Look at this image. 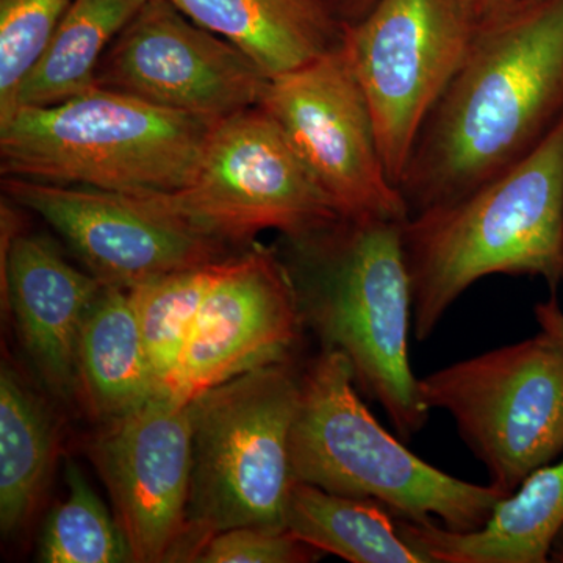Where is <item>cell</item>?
<instances>
[{"label": "cell", "mask_w": 563, "mask_h": 563, "mask_svg": "<svg viewBox=\"0 0 563 563\" xmlns=\"http://www.w3.org/2000/svg\"><path fill=\"white\" fill-rule=\"evenodd\" d=\"M563 120V0L477 25L399 181L409 217L457 201L532 154Z\"/></svg>", "instance_id": "6da1fadb"}, {"label": "cell", "mask_w": 563, "mask_h": 563, "mask_svg": "<svg viewBox=\"0 0 563 563\" xmlns=\"http://www.w3.org/2000/svg\"><path fill=\"white\" fill-rule=\"evenodd\" d=\"M404 222L340 217L284 236L287 251L280 261L302 325L312 329L322 350L346 355L355 385L409 442L424 429L429 409L410 363L413 299Z\"/></svg>", "instance_id": "7a4b0ae2"}, {"label": "cell", "mask_w": 563, "mask_h": 563, "mask_svg": "<svg viewBox=\"0 0 563 563\" xmlns=\"http://www.w3.org/2000/svg\"><path fill=\"white\" fill-rule=\"evenodd\" d=\"M402 247L418 342L493 274L542 277L555 295L563 284V120L509 172L407 218Z\"/></svg>", "instance_id": "3957f363"}, {"label": "cell", "mask_w": 563, "mask_h": 563, "mask_svg": "<svg viewBox=\"0 0 563 563\" xmlns=\"http://www.w3.org/2000/svg\"><path fill=\"white\" fill-rule=\"evenodd\" d=\"M217 122L92 87L68 101L20 107L0 124V172L129 195H168L196 172Z\"/></svg>", "instance_id": "277c9868"}, {"label": "cell", "mask_w": 563, "mask_h": 563, "mask_svg": "<svg viewBox=\"0 0 563 563\" xmlns=\"http://www.w3.org/2000/svg\"><path fill=\"white\" fill-rule=\"evenodd\" d=\"M355 388L343 352L322 350L307 363L291 429L295 481L374 499L415 523L435 521L455 532L483 528L501 493L422 461L399 437L385 431Z\"/></svg>", "instance_id": "5b68a950"}, {"label": "cell", "mask_w": 563, "mask_h": 563, "mask_svg": "<svg viewBox=\"0 0 563 563\" xmlns=\"http://www.w3.org/2000/svg\"><path fill=\"white\" fill-rule=\"evenodd\" d=\"M302 373L291 355L192 399L191 492L180 561L195 562L207 540L228 529L287 531Z\"/></svg>", "instance_id": "8992f818"}, {"label": "cell", "mask_w": 563, "mask_h": 563, "mask_svg": "<svg viewBox=\"0 0 563 563\" xmlns=\"http://www.w3.org/2000/svg\"><path fill=\"white\" fill-rule=\"evenodd\" d=\"M429 410L453 418L503 496L563 454V350L540 331L418 380Z\"/></svg>", "instance_id": "52a82bcc"}, {"label": "cell", "mask_w": 563, "mask_h": 563, "mask_svg": "<svg viewBox=\"0 0 563 563\" xmlns=\"http://www.w3.org/2000/svg\"><path fill=\"white\" fill-rule=\"evenodd\" d=\"M158 196L220 242L263 231L295 236L340 218L279 124L258 106L217 122L190 181Z\"/></svg>", "instance_id": "ba28073f"}, {"label": "cell", "mask_w": 563, "mask_h": 563, "mask_svg": "<svg viewBox=\"0 0 563 563\" xmlns=\"http://www.w3.org/2000/svg\"><path fill=\"white\" fill-rule=\"evenodd\" d=\"M343 25L385 168L399 187L418 133L462 65L477 22L465 0H377L362 20Z\"/></svg>", "instance_id": "9c48e42d"}, {"label": "cell", "mask_w": 563, "mask_h": 563, "mask_svg": "<svg viewBox=\"0 0 563 563\" xmlns=\"http://www.w3.org/2000/svg\"><path fill=\"white\" fill-rule=\"evenodd\" d=\"M258 107L274 121L340 217L407 221L385 168L376 125L343 41L301 68L268 80Z\"/></svg>", "instance_id": "30bf717a"}, {"label": "cell", "mask_w": 563, "mask_h": 563, "mask_svg": "<svg viewBox=\"0 0 563 563\" xmlns=\"http://www.w3.org/2000/svg\"><path fill=\"white\" fill-rule=\"evenodd\" d=\"M268 77L169 0H146L113 40L96 85L210 122L258 106Z\"/></svg>", "instance_id": "8fae6325"}, {"label": "cell", "mask_w": 563, "mask_h": 563, "mask_svg": "<svg viewBox=\"0 0 563 563\" xmlns=\"http://www.w3.org/2000/svg\"><path fill=\"white\" fill-rule=\"evenodd\" d=\"M11 201L60 233L103 284L132 288L222 261L220 240L174 213L161 196L3 177Z\"/></svg>", "instance_id": "7c38bea8"}, {"label": "cell", "mask_w": 563, "mask_h": 563, "mask_svg": "<svg viewBox=\"0 0 563 563\" xmlns=\"http://www.w3.org/2000/svg\"><path fill=\"white\" fill-rule=\"evenodd\" d=\"M90 454L133 562L180 561L191 492V402L155 396L109 421Z\"/></svg>", "instance_id": "4fadbf2b"}, {"label": "cell", "mask_w": 563, "mask_h": 563, "mask_svg": "<svg viewBox=\"0 0 563 563\" xmlns=\"http://www.w3.org/2000/svg\"><path fill=\"white\" fill-rule=\"evenodd\" d=\"M302 329L279 255L255 250L225 258L165 395L191 402L242 374L291 357Z\"/></svg>", "instance_id": "5bb4252c"}, {"label": "cell", "mask_w": 563, "mask_h": 563, "mask_svg": "<svg viewBox=\"0 0 563 563\" xmlns=\"http://www.w3.org/2000/svg\"><path fill=\"white\" fill-rule=\"evenodd\" d=\"M13 220V211L2 206L3 285L22 342L41 377L52 391L68 398L79 385L81 328L106 284L95 274L74 268L41 236L11 235Z\"/></svg>", "instance_id": "9a60e30c"}, {"label": "cell", "mask_w": 563, "mask_h": 563, "mask_svg": "<svg viewBox=\"0 0 563 563\" xmlns=\"http://www.w3.org/2000/svg\"><path fill=\"white\" fill-rule=\"evenodd\" d=\"M396 528L428 563H548L563 528V459L529 474L496 504L477 531L395 517Z\"/></svg>", "instance_id": "2e32d148"}, {"label": "cell", "mask_w": 563, "mask_h": 563, "mask_svg": "<svg viewBox=\"0 0 563 563\" xmlns=\"http://www.w3.org/2000/svg\"><path fill=\"white\" fill-rule=\"evenodd\" d=\"M239 47L268 79L342 44L344 25L324 0H169Z\"/></svg>", "instance_id": "e0dca14e"}, {"label": "cell", "mask_w": 563, "mask_h": 563, "mask_svg": "<svg viewBox=\"0 0 563 563\" xmlns=\"http://www.w3.org/2000/svg\"><path fill=\"white\" fill-rule=\"evenodd\" d=\"M77 380L91 412L107 421L162 395L129 288L106 284L92 303L81 328Z\"/></svg>", "instance_id": "ac0fdd59"}, {"label": "cell", "mask_w": 563, "mask_h": 563, "mask_svg": "<svg viewBox=\"0 0 563 563\" xmlns=\"http://www.w3.org/2000/svg\"><path fill=\"white\" fill-rule=\"evenodd\" d=\"M285 529L314 550L352 563H428L402 539L395 515L383 504L301 481L291 485Z\"/></svg>", "instance_id": "d6986e66"}, {"label": "cell", "mask_w": 563, "mask_h": 563, "mask_svg": "<svg viewBox=\"0 0 563 563\" xmlns=\"http://www.w3.org/2000/svg\"><path fill=\"white\" fill-rule=\"evenodd\" d=\"M57 457V429L43 399L20 374L0 372V529L25 528L38 509Z\"/></svg>", "instance_id": "ffe728a7"}, {"label": "cell", "mask_w": 563, "mask_h": 563, "mask_svg": "<svg viewBox=\"0 0 563 563\" xmlns=\"http://www.w3.org/2000/svg\"><path fill=\"white\" fill-rule=\"evenodd\" d=\"M144 3L146 0H73L21 85L14 111L55 106L96 87V70L103 55Z\"/></svg>", "instance_id": "44dd1931"}, {"label": "cell", "mask_w": 563, "mask_h": 563, "mask_svg": "<svg viewBox=\"0 0 563 563\" xmlns=\"http://www.w3.org/2000/svg\"><path fill=\"white\" fill-rule=\"evenodd\" d=\"M224 261L165 274L129 288L162 393L172 383L192 324Z\"/></svg>", "instance_id": "7402d4cb"}, {"label": "cell", "mask_w": 563, "mask_h": 563, "mask_svg": "<svg viewBox=\"0 0 563 563\" xmlns=\"http://www.w3.org/2000/svg\"><path fill=\"white\" fill-rule=\"evenodd\" d=\"M68 498L52 510L43 540L41 561L46 563L133 562L120 523L110 517L76 462L66 461Z\"/></svg>", "instance_id": "603a6c76"}, {"label": "cell", "mask_w": 563, "mask_h": 563, "mask_svg": "<svg viewBox=\"0 0 563 563\" xmlns=\"http://www.w3.org/2000/svg\"><path fill=\"white\" fill-rule=\"evenodd\" d=\"M73 0H0V124Z\"/></svg>", "instance_id": "cb8c5ba5"}, {"label": "cell", "mask_w": 563, "mask_h": 563, "mask_svg": "<svg viewBox=\"0 0 563 563\" xmlns=\"http://www.w3.org/2000/svg\"><path fill=\"white\" fill-rule=\"evenodd\" d=\"M321 551L296 539L290 532L261 528H233L211 536L198 554L199 563H306Z\"/></svg>", "instance_id": "d4e9b609"}, {"label": "cell", "mask_w": 563, "mask_h": 563, "mask_svg": "<svg viewBox=\"0 0 563 563\" xmlns=\"http://www.w3.org/2000/svg\"><path fill=\"white\" fill-rule=\"evenodd\" d=\"M533 317L540 331L551 336L563 350V310L555 295L548 301L536 303Z\"/></svg>", "instance_id": "484cf974"}, {"label": "cell", "mask_w": 563, "mask_h": 563, "mask_svg": "<svg viewBox=\"0 0 563 563\" xmlns=\"http://www.w3.org/2000/svg\"><path fill=\"white\" fill-rule=\"evenodd\" d=\"M325 5L342 24L362 20L376 5L377 0H324Z\"/></svg>", "instance_id": "4316f807"}, {"label": "cell", "mask_w": 563, "mask_h": 563, "mask_svg": "<svg viewBox=\"0 0 563 563\" xmlns=\"http://www.w3.org/2000/svg\"><path fill=\"white\" fill-rule=\"evenodd\" d=\"M517 2L520 0H465V5L468 7L477 25H481L512 9Z\"/></svg>", "instance_id": "83f0119b"}, {"label": "cell", "mask_w": 563, "mask_h": 563, "mask_svg": "<svg viewBox=\"0 0 563 563\" xmlns=\"http://www.w3.org/2000/svg\"><path fill=\"white\" fill-rule=\"evenodd\" d=\"M550 562L563 563V528L555 537L553 548H551Z\"/></svg>", "instance_id": "f1b7e54d"}]
</instances>
